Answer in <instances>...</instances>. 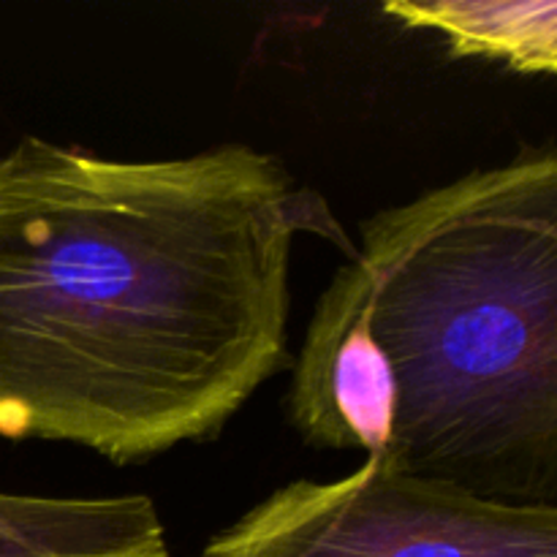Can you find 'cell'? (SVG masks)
I'll return each mask as SVG.
<instances>
[{"label": "cell", "instance_id": "277c9868", "mask_svg": "<svg viewBox=\"0 0 557 557\" xmlns=\"http://www.w3.org/2000/svg\"><path fill=\"white\" fill-rule=\"evenodd\" d=\"M0 557H169V544L147 495L0 493Z\"/></svg>", "mask_w": 557, "mask_h": 557}, {"label": "cell", "instance_id": "3957f363", "mask_svg": "<svg viewBox=\"0 0 557 557\" xmlns=\"http://www.w3.org/2000/svg\"><path fill=\"white\" fill-rule=\"evenodd\" d=\"M194 557H557V506L504 504L379 460L297 479Z\"/></svg>", "mask_w": 557, "mask_h": 557}, {"label": "cell", "instance_id": "6da1fadb", "mask_svg": "<svg viewBox=\"0 0 557 557\" xmlns=\"http://www.w3.org/2000/svg\"><path fill=\"white\" fill-rule=\"evenodd\" d=\"M302 232L357 250L248 145L114 161L16 141L0 158V435L117 466L215 438L286 364Z\"/></svg>", "mask_w": 557, "mask_h": 557}, {"label": "cell", "instance_id": "5b68a950", "mask_svg": "<svg viewBox=\"0 0 557 557\" xmlns=\"http://www.w3.org/2000/svg\"><path fill=\"white\" fill-rule=\"evenodd\" d=\"M384 11L406 27L441 33L455 58L504 60L520 74L557 71L555 0H397Z\"/></svg>", "mask_w": 557, "mask_h": 557}, {"label": "cell", "instance_id": "7a4b0ae2", "mask_svg": "<svg viewBox=\"0 0 557 557\" xmlns=\"http://www.w3.org/2000/svg\"><path fill=\"white\" fill-rule=\"evenodd\" d=\"M288 419L315 449L557 506V152L533 147L359 223Z\"/></svg>", "mask_w": 557, "mask_h": 557}]
</instances>
